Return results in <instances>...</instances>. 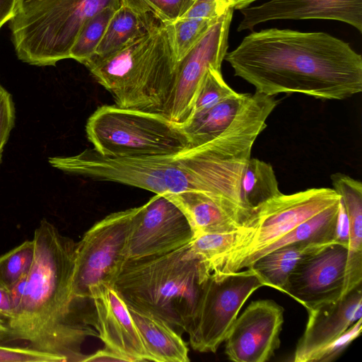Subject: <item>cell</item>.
Segmentation results:
<instances>
[{
  "label": "cell",
  "instance_id": "1",
  "mask_svg": "<svg viewBox=\"0 0 362 362\" xmlns=\"http://www.w3.org/2000/svg\"><path fill=\"white\" fill-rule=\"evenodd\" d=\"M226 60L234 74L274 96L301 93L344 100L362 90V57L348 42L322 32L269 28L245 36Z\"/></svg>",
  "mask_w": 362,
  "mask_h": 362
},
{
  "label": "cell",
  "instance_id": "2",
  "mask_svg": "<svg viewBox=\"0 0 362 362\" xmlns=\"http://www.w3.org/2000/svg\"><path fill=\"white\" fill-rule=\"evenodd\" d=\"M34 259L18 311L6 322L8 340L54 354L64 362L83 361L81 346L98 334L77 317L72 293L76 243L46 218L34 231Z\"/></svg>",
  "mask_w": 362,
  "mask_h": 362
},
{
  "label": "cell",
  "instance_id": "3",
  "mask_svg": "<svg viewBox=\"0 0 362 362\" xmlns=\"http://www.w3.org/2000/svg\"><path fill=\"white\" fill-rule=\"evenodd\" d=\"M189 243L165 254L127 259L112 285L127 305L186 332L205 281L199 261L188 254Z\"/></svg>",
  "mask_w": 362,
  "mask_h": 362
},
{
  "label": "cell",
  "instance_id": "4",
  "mask_svg": "<svg viewBox=\"0 0 362 362\" xmlns=\"http://www.w3.org/2000/svg\"><path fill=\"white\" fill-rule=\"evenodd\" d=\"M120 0H18L9 21L18 59L30 65L55 66L69 59L83 24Z\"/></svg>",
  "mask_w": 362,
  "mask_h": 362
},
{
  "label": "cell",
  "instance_id": "5",
  "mask_svg": "<svg viewBox=\"0 0 362 362\" xmlns=\"http://www.w3.org/2000/svg\"><path fill=\"white\" fill-rule=\"evenodd\" d=\"M340 199L334 189L310 188L291 194L281 193L252 209L236 245L216 259L199 264L204 277L249 267L262 249Z\"/></svg>",
  "mask_w": 362,
  "mask_h": 362
},
{
  "label": "cell",
  "instance_id": "6",
  "mask_svg": "<svg viewBox=\"0 0 362 362\" xmlns=\"http://www.w3.org/2000/svg\"><path fill=\"white\" fill-rule=\"evenodd\" d=\"M86 132L93 148L107 157H159L190 148L181 127L166 117L115 105L98 107Z\"/></svg>",
  "mask_w": 362,
  "mask_h": 362
},
{
  "label": "cell",
  "instance_id": "7",
  "mask_svg": "<svg viewBox=\"0 0 362 362\" xmlns=\"http://www.w3.org/2000/svg\"><path fill=\"white\" fill-rule=\"evenodd\" d=\"M138 210L139 206L106 216L76 244L72 279L76 300L88 298L93 285H113L127 260L128 241Z\"/></svg>",
  "mask_w": 362,
  "mask_h": 362
},
{
  "label": "cell",
  "instance_id": "8",
  "mask_svg": "<svg viewBox=\"0 0 362 362\" xmlns=\"http://www.w3.org/2000/svg\"><path fill=\"white\" fill-rule=\"evenodd\" d=\"M262 286L263 282L250 267L208 276L186 331L192 348L202 353H216L245 302Z\"/></svg>",
  "mask_w": 362,
  "mask_h": 362
},
{
  "label": "cell",
  "instance_id": "9",
  "mask_svg": "<svg viewBox=\"0 0 362 362\" xmlns=\"http://www.w3.org/2000/svg\"><path fill=\"white\" fill-rule=\"evenodd\" d=\"M177 64L172 23H169L158 31L151 50L107 91L114 98L115 105L119 107L166 117L174 88Z\"/></svg>",
  "mask_w": 362,
  "mask_h": 362
},
{
  "label": "cell",
  "instance_id": "10",
  "mask_svg": "<svg viewBox=\"0 0 362 362\" xmlns=\"http://www.w3.org/2000/svg\"><path fill=\"white\" fill-rule=\"evenodd\" d=\"M233 8L230 6L209 27L205 34L177 62L175 81L167 118L178 125L189 119L197 87L207 69H221L228 52V39Z\"/></svg>",
  "mask_w": 362,
  "mask_h": 362
},
{
  "label": "cell",
  "instance_id": "11",
  "mask_svg": "<svg viewBox=\"0 0 362 362\" xmlns=\"http://www.w3.org/2000/svg\"><path fill=\"white\" fill-rule=\"evenodd\" d=\"M193 239L181 209L164 194H156L139 206L128 241L127 259L165 254Z\"/></svg>",
  "mask_w": 362,
  "mask_h": 362
},
{
  "label": "cell",
  "instance_id": "12",
  "mask_svg": "<svg viewBox=\"0 0 362 362\" xmlns=\"http://www.w3.org/2000/svg\"><path fill=\"white\" fill-rule=\"evenodd\" d=\"M284 308L272 300L252 301L225 339L227 358L235 362H265L280 346Z\"/></svg>",
  "mask_w": 362,
  "mask_h": 362
},
{
  "label": "cell",
  "instance_id": "13",
  "mask_svg": "<svg viewBox=\"0 0 362 362\" xmlns=\"http://www.w3.org/2000/svg\"><path fill=\"white\" fill-rule=\"evenodd\" d=\"M348 246L334 242L303 260L290 274L285 293L311 309L344 294Z\"/></svg>",
  "mask_w": 362,
  "mask_h": 362
},
{
  "label": "cell",
  "instance_id": "14",
  "mask_svg": "<svg viewBox=\"0 0 362 362\" xmlns=\"http://www.w3.org/2000/svg\"><path fill=\"white\" fill-rule=\"evenodd\" d=\"M88 298L93 301L95 310L93 325L105 348L126 361H152L126 303L113 286L93 285Z\"/></svg>",
  "mask_w": 362,
  "mask_h": 362
},
{
  "label": "cell",
  "instance_id": "15",
  "mask_svg": "<svg viewBox=\"0 0 362 362\" xmlns=\"http://www.w3.org/2000/svg\"><path fill=\"white\" fill-rule=\"evenodd\" d=\"M237 30L278 19H327L348 23L362 33V0H269L241 8Z\"/></svg>",
  "mask_w": 362,
  "mask_h": 362
},
{
  "label": "cell",
  "instance_id": "16",
  "mask_svg": "<svg viewBox=\"0 0 362 362\" xmlns=\"http://www.w3.org/2000/svg\"><path fill=\"white\" fill-rule=\"evenodd\" d=\"M307 311L308 320L293 354L295 362H309L314 354L362 318V284L336 301L321 303Z\"/></svg>",
  "mask_w": 362,
  "mask_h": 362
},
{
  "label": "cell",
  "instance_id": "17",
  "mask_svg": "<svg viewBox=\"0 0 362 362\" xmlns=\"http://www.w3.org/2000/svg\"><path fill=\"white\" fill-rule=\"evenodd\" d=\"M187 217L194 238L206 233L237 231L244 227L247 216L223 201L201 191L165 194Z\"/></svg>",
  "mask_w": 362,
  "mask_h": 362
},
{
  "label": "cell",
  "instance_id": "18",
  "mask_svg": "<svg viewBox=\"0 0 362 362\" xmlns=\"http://www.w3.org/2000/svg\"><path fill=\"white\" fill-rule=\"evenodd\" d=\"M330 178L333 189L341 197L349 221L344 296L362 284V183L341 173H334Z\"/></svg>",
  "mask_w": 362,
  "mask_h": 362
},
{
  "label": "cell",
  "instance_id": "19",
  "mask_svg": "<svg viewBox=\"0 0 362 362\" xmlns=\"http://www.w3.org/2000/svg\"><path fill=\"white\" fill-rule=\"evenodd\" d=\"M127 307L152 361H189V349L173 327L151 313Z\"/></svg>",
  "mask_w": 362,
  "mask_h": 362
},
{
  "label": "cell",
  "instance_id": "20",
  "mask_svg": "<svg viewBox=\"0 0 362 362\" xmlns=\"http://www.w3.org/2000/svg\"><path fill=\"white\" fill-rule=\"evenodd\" d=\"M332 243L303 241L287 245L260 257L249 267L264 286L285 293L288 277L298 264Z\"/></svg>",
  "mask_w": 362,
  "mask_h": 362
},
{
  "label": "cell",
  "instance_id": "21",
  "mask_svg": "<svg viewBox=\"0 0 362 362\" xmlns=\"http://www.w3.org/2000/svg\"><path fill=\"white\" fill-rule=\"evenodd\" d=\"M164 25L166 24L120 4L111 18L94 54L85 66L89 67L112 54L133 40Z\"/></svg>",
  "mask_w": 362,
  "mask_h": 362
},
{
  "label": "cell",
  "instance_id": "22",
  "mask_svg": "<svg viewBox=\"0 0 362 362\" xmlns=\"http://www.w3.org/2000/svg\"><path fill=\"white\" fill-rule=\"evenodd\" d=\"M251 96L236 93L214 107L179 125L187 136L190 148L208 143L221 135L233 122Z\"/></svg>",
  "mask_w": 362,
  "mask_h": 362
},
{
  "label": "cell",
  "instance_id": "23",
  "mask_svg": "<svg viewBox=\"0 0 362 362\" xmlns=\"http://www.w3.org/2000/svg\"><path fill=\"white\" fill-rule=\"evenodd\" d=\"M278 181L272 165L250 158L242 175L240 197L244 207L251 211L280 195Z\"/></svg>",
  "mask_w": 362,
  "mask_h": 362
},
{
  "label": "cell",
  "instance_id": "24",
  "mask_svg": "<svg viewBox=\"0 0 362 362\" xmlns=\"http://www.w3.org/2000/svg\"><path fill=\"white\" fill-rule=\"evenodd\" d=\"M119 7L107 6L90 18L81 28L69 58L85 65L94 54L107 25Z\"/></svg>",
  "mask_w": 362,
  "mask_h": 362
},
{
  "label": "cell",
  "instance_id": "25",
  "mask_svg": "<svg viewBox=\"0 0 362 362\" xmlns=\"http://www.w3.org/2000/svg\"><path fill=\"white\" fill-rule=\"evenodd\" d=\"M236 93L224 81L221 69L210 66L197 87L189 119L233 96Z\"/></svg>",
  "mask_w": 362,
  "mask_h": 362
},
{
  "label": "cell",
  "instance_id": "26",
  "mask_svg": "<svg viewBox=\"0 0 362 362\" xmlns=\"http://www.w3.org/2000/svg\"><path fill=\"white\" fill-rule=\"evenodd\" d=\"M34 243L25 240L0 256V286L8 289L28 274L34 259Z\"/></svg>",
  "mask_w": 362,
  "mask_h": 362
},
{
  "label": "cell",
  "instance_id": "27",
  "mask_svg": "<svg viewBox=\"0 0 362 362\" xmlns=\"http://www.w3.org/2000/svg\"><path fill=\"white\" fill-rule=\"evenodd\" d=\"M243 228L230 233L199 235L190 242L188 254L201 265L205 264L231 250L238 241Z\"/></svg>",
  "mask_w": 362,
  "mask_h": 362
},
{
  "label": "cell",
  "instance_id": "28",
  "mask_svg": "<svg viewBox=\"0 0 362 362\" xmlns=\"http://www.w3.org/2000/svg\"><path fill=\"white\" fill-rule=\"evenodd\" d=\"M194 0H120L137 13L154 18L164 24L175 22L189 8Z\"/></svg>",
  "mask_w": 362,
  "mask_h": 362
},
{
  "label": "cell",
  "instance_id": "29",
  "mask_svg": "<svg viewBox=\"0 0 362 362\" xmlns=\"http://www.w3.org/2000/svg\"><path fill=\"white\" fill-rule=\"evenodd\" d=\"M217 19L178 18L172 23L173 40L177 62L189 52Z\"/></svg>",
  "mask_w": 362,
  "mask_h": 362
},
{
  "label": "cell",
  "instance_id": "30",
  "mask_svg": "<svg viewBox=\"0 0 362 362\" xmlns=\"http://www.w3.org/2000/svg\"><path fill=\"white\" fill-rule=\"evenodd\" d=\"M362 318L356 322L338 338L314 354L309 362H330L338 358L361 334Z\"/></svg>",
  "mask_w": 362,
  "mask_h": 362
},
{
  "label": "cell",
  "instance_id": "31",
  "mask_svg": "<svg viewBox=\"0 0 362 362\" xmlns=\"http://www.w3.org/2000/svg\"><path fill=\"white\" fill-rule=\"evenodd\" d=\"M0 362H64L52 354L28 346L19 347L0 344Z\"/></svg>",
  "mask_w": 362,
  "mask_h": 362
},
{
  "label": "cell",
  "instance_id": "32",
  "mask_svg": "<svg viewBox=\"0 0 362 362\" xmlns=\"http://www.w3.org/2000/svg\"><path fill=\"white\" fill-rule=\"evenodd\" d=\"M229 0H194L180 18H218L230 6Z\"/></svg>",
  "mask_w": 362,
  "mask_h": 362
},
{
  "label": "cell",
  "instance_id": "33",
  "mask_svg": "<svg viewBox=\"0 0 362 362\" xmlns=\"http://www.w3.org/2000/svg\"><path fill=\"white\" fill-rule=\"evenodd\" d=\"M15 108L11 94L4 88L0 93V162L2 152L13 127Z\"/></svg>",
  "mask_w": 362,
  "mask_h": 362
},
{
  "label": "cell",
  "instance_id": "34",
  "mask_svg": "<svg viewBox=\"0 0 362 362\" xmlns=\"http://www.w3.org/2000/svg\"><path fill=\"white\" fill-rule=\"evenodd\" d=\"M335 241L344 244L349 247V221L344 204L340 200L338 213Z\"/></svg>",
  "mask_w": 362,
  "mask_h": 362
},
{
  "label": "cell",
  "instance_id": "35",
  "mask_svg": "<svg viewBox=\"0 0 362 362\" xmlns=\"http://www.w3.org/2000/svg\"><path fill=\"white\" fill-rule=\"evenodd\" d=\"M28 274L24 275L8 289L13 308V315L21 304L25 290Z\"/></svg>",
  "mask_w": 362,
  "mask_h": 362
},
{
  "label": "cell",
  "instance_id": "36",
  "mask_svg": "<svg viewBox=\"0 0 362 362\" xmlns=\"http://www.w3.org/2000/svg\"><path fill=\"white\" fill-rule=\"evenodd\" d=\"M13 315L12 305L8 290L0 286V318L8 322Z\"/></svg>",
  "mask_w": 362,
  "mask_h": 362
},
{
  "label": "cell",
  "instance_id": "37",
  "mask_svg": "<svg viewBox=\"0 0 362 362\" xmlns=\"http://www.w3.org/2000/svg\"><path fill=\"white\" fill-rule=\"evenodd\" d=\"M83 361H126V360L112 351L105 348L92 354L86 355Z\"/></svg>",
  "mask_w": 362,
  "mask_h": 362
},
{
  "label": "cell",
  "instance_id": "38",
  "mask_svg": "<svg viewBox=\"0 0 362 362\" xmlns=\"http://www.w3.org/2000/svg\"><path fill=\"white\" fill-rule=\"evenodd\" d=\"M18 0H0V28L13 16Z\"/></svg>",
  "mask_w": 362,
  "mask_h": 362
},
{
  "label": "cell",
  "instance_id": "39",
  "mask_svg": "<svg viewBox=\"0 0 362 362\" xmlns=\"http://www.w3.org/2000/svg\"><path fill=\"white\" fill-rule=\"evenodd\" d=\"M256 1L258 0H229V2L234 9L240 10L243 8L250 6Z\"/></svg>",
  "mask_w": 362,
  "mask_h": 362
},
{
  "label": "cell",
  "instance_id": "40",
  "mask_svg": "<svg viewBox=\"0 0 362 362\" xmlns=\"http://www.w3.org/2000/svg\"><path fill=\"white\" fill-rule=\"evenodd\" d=\"M8 332L9 330L6 321L0 318V341L8 339Z\"/></svg>",
  "mask_w": 362,
  "mask_h": 362
},
{
  "label": "cell",
  "instance_id": "41",
  "mask_svg": "<svg viewBox=\"0 0 362 362\" xmlns=\"http://www.w3.org/2000/svg\"><path fill=\"white\" fill-rule=\"evenodd\" d=\"M3 89H4V88H3L1 86V85H0V93H1V92L3 90Z\"/></svg>",
  "mask_w": 362,
  "mask_h": 362
}]
</instances>
